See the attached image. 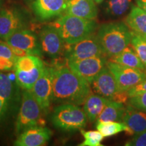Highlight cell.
<instances>
[{
	"instance_id": "obj_15",
	"label": "cell",
	"mask_w": 146,
	"mask_h": 146,
	"mask_svg": "<svg viewBox=\"0 0 146 146\" xmlns=\"http://www.w3.org/2000/svg\"><path fill=\"white\" fill-rule=\"evenodd\" d=\"M52 132L43 126L29 128L20 134L14 141L16 146H41L45 145L50 139Z\"/></svg>"
},
{
	"instance_id": "obj_17",
	"label": "cell",
	"mask_w": 146,
	"mask_h": 146,
	"mask_svg": "<svg viewBox=\"0 0 146 146\" xmlns=\"http://www.w3.org/2000/svg\"><path fill=\"white\" fill-rule=\"evenodd\" d=\"M123 122L133 131L135 134L146 131V112L127 104Z\"/></svg>"
},
{
	"instance_id": "obj_21",
	"label": "cell",
	"mask_w": 146,
	"mask_h": 146,
	"mask_svg": "<svg viewBox=\"0 0 146 146\" xmlns=\"http://www.w3.org/2000/svg\"><path fill=\"white\" fill-rule=\"evenodd\" d=\"M45 68V64H42L29 71L15 70L16 84L25 90H31L43 74Z\"/></svg>"
},
{
	"instance_id": "obj_2",
	"label": "cell",
	"mask_w": 146,
	"mask_h": 146,
	"mask_svg": "<svg viewBox=\"0 0 146 146\" xmlns=\"http://www.w3.org/2000/svg\"><path fill=\"white\" fill-rule=\"evenodd\" d=\"M133 33L124 22H112L101 25L96 35L105 56L110 58L131 45Z\"/></svg>"
},
{
	"instance_id": "obj_24",
	"label": "cell",
	"mask_w": 146,
	"mask_h": 146,
	"mask_svg": "<svg viewBox=\"0 0 146 146\" xmlns=\"http://www.w3.org/2000/svg\"><path fill=\"white\" fill-rule=\"evenodd\" d=\"M17 89L9 74L0 72V97L9 103L17 97Z\"/></svg>"
},
{
	"instance_id": "obj_35",
	"label": "cell",
	"mask_w": 146,
	"mask_h": 146,
	"mask_svg": "<svg viewBox=\"0 0 146 146\" xmlns=\"http://www.w3.org/2000/svg\"><path fill=\"white\" fill-rule=\"evenodd\" d=\"M137 5L146 12V0H135Z\"/></svg>"
},
{
	"instance_id": "obj_29",
	"label": "cell",
	"mask_w": 146,
	"mask_h": 146,
	"mask_svg": "<svg viewBox=\"0 0 146 146\" xmlns=\"http://www.w3.org/2000/svg\"><path fill=\"white\" fill-rule=\"evenodd\" d=\"M127 104L146 112V92L129 98Z\"/></svg>"
},
{
	"instance_id": "obj_25",
	"label": "cell",
	"mask_w": 146,
	"mask_h": 146,
	"mask_svg": "<svg viewBox=\"0 0 146 146\" xmlns=\"http://www.w3.org/2000/svg\"><path fill=\"white\" fill-rule=\"evenodd\" d=\"M132 0H108L105 10L108 15L117 17L123 15L130 8Z\"/></svg>"
},
{
	"instance_id": "obj_30",
	"label": "cell",
	"mask_w": 146,
	"mask_h": 146,
	"mask_svg": "<svg viewBox=\"0 0 146 146\" xmlns=\"http://www.w3.org/2000/svg\"><path fill=\"white\" fill-rule=\"evenodd\" d=\"M127 146H146V131L140 134H135L133 138L125 144Z\"/></svg>"
},
{
	"instance_id": "obj_7",
	"label": "cell",
	"mask_w": 146,
	"mask_h": 146,
	"mask_svg": "<svg viewBox=\"0 0 146 146\" xmlns=\"http://www.w3.org/2000/svg\"><path fill=\"white\" fill-rule=\"evenodd\" d=\"M107 66L114 76L120 92L129 89L146 79V72L108 60Z\"/></svg>"
},
{
	"instance_id": "obj_34",
	"label": "cell",
	"mask_w": 146,
	"mask_h": 146,
	"mask_svg": "<svg viewBox=\"0 0 146 146\" xmlns=\"http://www.w3.org/2000/svg\"><path fill=\"white\" fill-rule=\"evenodd\" d=\"M8 102L1 97H0V119L5 115L8 109Z\"/></svg>"
},
{
	"instance_id": "obj_27",
	"label": "cell",
	"mask_w": 146,
	"mask_h": 146,
	"mask_svg": "<svg viewBox=\"0 0 146 146\" xmlns=\"http://www.w3.org/2000/svg\"><path fill=\"white\" fill-rule=\"evenodd\" d=\"M85 138V141L80 144V146H101V141L104 137L99 131H81Z\"/></svg>"
},
{
	"instance_id": "obj_16",
	"label": "cell",
	"mask_w": 146,
	"mask_h": 146,
	"mask_svg": "<svg viewBox=\"0 0 146 146\" xmlns=\"http://www.w3.org/2000/svg\"><path fill=\"white\" fill-rule=\"evenodd\" d=\"M64 14L95 20L98 16V8L94 0H68Z\"/></svg>"
},
{
	"instance_id": "obj_6",
	"label": "cell",
	"mask_w": 146,
	"mask_h": 146,
	"mask_svg": "<svg viewBox=\"0 0 146 146\" xmlns=\"http://www.w3.org/2000/svg\"><path fill=\"white\" fill-rule=\"evenodd\" d=\"M64 55L66 60L106 56L95 33L72 44H65Z\"/></svg>"
},
{
	"instance_id": "obj_1",
	"label": "cell",
	"mask_w": 146,
	"mask_h": 146,
	"mask_svg": "<svg viewBox=\"0 0 146 146\" xmlns=\"http://www.w3.org/2000/svg\"><path fill=\"white\" fill-rule=\"evenodd\" d=\"M91 93L90 83L66 67L55 68L53 78V102L83 105Z\"/></svg>"
},
{
	"instance_id": "obj_5",
	"label": "cell",
	"mask_w": 146,
	"mask_h": 146,
	"mask_svg": "<svg viewBox=\"0 0 146 146\" xmlns=\"http://www.w3.org/2000/svg\"><path fill=\"white\" fill-rule=\"evenodd\" d=\"M41 108L30 90H25L22 96L21 106L16 123L17 133H23L29 128L43 126Z\"/></svg>"
},
{
	"instance_id": "obj_10",
	"label": "cell",
	"mask_w": 146,
	"mask_h": 146,
	"mask_svg": "<svg viewBox=\"0 0 146 146\" xmlns=\"http://www.w3.org/2000/svg\"><path fill=\"white\" fill-rule=\"evenodd\" d=\"M27 25L25 16L16 8L0 10V38L5 40L14 33L25 29Z\"/></svg>"
},
{
	"instance_id": "obj_20",
	"label": "cell",
	"mask_w": 146,
	"mask_h": 146,
	"mask_svg": "<svg viewBox=\"0 0 146 146\" xmlns=\"http://www.w3.org/2000/svg\"><path fill=\"white\" fill-rule=\"evenodd\" d=\"M109 60L146 72V66L145 64L139 57L134 49L131 46L129 47V45L123 51H122L120 54L110 58Z\"/></svg>"
},
{
	"instance_id": "obj_33",
	"label": "cell",
	"mask_w": 146,
	"mask_h": 146,
	"mask_svg": "<svg viewBox=\"0 0 146 146\" xmlns=\"http://www.w3.org/2000/svg\"><path fill=\"white\" fill-rule=\"evenodd\" d=\"M144 92H146V79L129 89L127 91V94L129 98H131V97L141 94Z\"/></svg>"
},
{
	"instance_id": "obj_36",
	"label": "cell",
	"mask_w": 146,
	"mask_h": 146,
	"mask_svg": "<svg viewBox=\"0 0 146 146\" xmlns=\"http://www.w3.org/2000/svg\"><path fill=\"white\" fill-rule=\"evenodd\" d=\"M103 1H104V0H94L95 2L97 3H102Z\"/></svg>"
},
{
	"instance_id": "obj_19",
	"label": "cell",
	"mask_w": 146,
	"mask_h": 146,
	"mask_svg": "<svg viewBox=\"0 0 146 146\" xmlns=\"http://www.w3.org/2000/svg\"><path fill=\"white\" fill-rule=\"evenodd\" d=\"M108 101L109 99L91 93L83 104V110L89 122L97 121Z\"/></svg>"
},
{
	"instance_id": "obj_3",
	"label": "cell",
	"mask_w": 146,
	"mask_h": 146,
	"mask_svg": "<svg viewBox=\"0 0 146 146\" xmlns=\"http://www.w3.org/2000/svg\"><path fill=\"white\" fill-rule=\"evenodd\" d=\"M51 25L58 31L65 44H72L95 33L98 24L95 20L86 19L64 14Z\"/></svg>"
},
{
	"instance_id": "obj_12",
	"label": "cell",
	"mask_w": 146,
	"mask_h": 146,
	"mask_svg": "<svg viewBox=\"0 0 146 146\" xmlns=\"http://www.w3.org/2000/svg\"><path fill=\"white\" fill-rule=\"evenodd\" d=\"M5 41L12 47L27 51L32 55L41 56V45L39 39L34 33L27 29H23L14 33Z\"/></svg>"
},
{
	"instance_id": "obj_32",
	"label": "cell",
	"mask_w": 146,
	"mask_h": 146,
	"mask_svg": "<svg viewBox=\"0 0 146 146\" xmlns=\"http://www.w3.org/2000/svg\"><path fill=\"white\" fill-rule=\"evenodd\" d=\"M16 62L10 58L0 56V70L10 71L15 70Z\"/></svg>"
},
{
	"instance_id": "obj_9",
	"label": "cell",
	"mask_w": 146,
	"mask_h": 146,
	"mask_svg": "<svg viewBox=\"0 0 146 146\" xmlns=\"http://www.w3.org/2000/svg\"><path fill=\"white\" fill-rule=\"evenodd\" d=\"M54 70V67L45 66L43 74L30 90L39 103L42 110L46 111L50 106L52 98Z\"/></svg>"
},
{
	"instance_id": "obj_13",
	"label": "cell",
	"mask_w": 146,
	"mask_h": 146,
	"mask_svg": "<svg viewBox=\"0 0 146 146\" xmlns=\"http://www.w3.org/2000/svg\"><path fill=\"white\" fill-rule=\"evenodd\" d=\"M91 86L95 94L109 100H112L120 92L114 76L107 65L95 78Z\"/></svg>"
},
{
	"instance_id": "obj_26",
	"label": "cell",
	"mask_w": 146,
	"mask_h": 146,
	"mask_svg": "<svg viewBox=\"0 0 146 146\" xmlns=\"http://www.w3.org/2000/svg\"><path fill=\"white\" fill-rule=\"evenodd\" d=\"M42 64H44V63L38 56L27 55L18 58L16 64L15 70L29 71Z\"/></svg>"
},
{
	"instance_id": "obj_28",
	"label": "cell",
	"mask_w": 146,
	"mask_h": 146,
	"mask_svg": "<svg viewBox=\"0 0 146 146\" xmlns=\"http://www.w3.org/2000/svg\"><path fill=\"white\" fill-rule=\"evenodd\" d=\"M131 47L134 49L137 54L146 66V41L141 36L133 33L131 42Z\"/></svg>"
},
{
	"instance_id": "obj_8",
	"label": "cell",
	"mask_w": 146,
	"mask_h": 146,
	"mask_svg": "<svg viewBox=\"0 0 146 146\" xmlns=\"http://www.w3.org/2000/svg\"><path fill=\"white\" fill-rule=\"evenodd\" d=\"M106 56L88 58L81 60H67L68 67L80 77L91 83L108 62Z\"/></svg>"
},
{
	"instance_id": "obj_4",
	"label": "cell",
	"mask_w": 146,
	"mask_h": 146,
	"mask_svg": "<svg viewBox=\"0 0 146 146\" xmlns=\"http://www.w3.org/2000/svg\"><path fill=\"white\" fill-rule=\"evenodd\" d=\"M87 116L83 110L71 104H62L54 109L52 122L55 127L66 131H76L85 127Z\"/></svg>"
},
{
	"instance_id": "obj_23",
	"label": "cell",
	"mask_w": 146,
	"mask_h": 146,
	"mask_svg": "<svg viewBox=\"0 0 146 146\" xmlns=\"http://www.w3.org/2000/svg\"><path fill=\"white\" fill-rule=\"evenodd\" d=\"M96 128L104 137H108L123 131L130 135H134L133 131L123 122H97Z\"/></svg>"
},
{
	"instance_id": "obj_22",
	"label": "cell",
	"mask_w": 146,
	"mask_h": 146,
	"mask_svg": "<svg viewBox=\"0 0 146 146\" xmlns=\"http://www.w3.org/2000/svg\"><path fill=\"white\" fill-rule=\"evenodd\" d=\"M125 108V104L109 100L97 122H123Z\"/></svg>"
},
{
	"instance_id": "obj_14",
	"label": "cell",
	"mask_w": 146,
	"mask_h": 146,
	"mask_svg": "<svg viewBox=\"0 0 146 146\" xmlns=\"http://www.w3.org/2000/svg\"><path fill=\"white\" fill-rule=\"evenodd\" d=\"M68 0H35L32 8L35 16L41 21H47L62 15Z\"/></svg>"
},
{
	"instance_id": "obj_18",
	"label": "cell",
	"mask_w": 146,
	"mask_h": 146,
	"mask_svg": "<svg viewBox=\"0 0 146 146\" xmlns=\"http://www.w3.org/2000/svg\"><path fill=\"white\" fill-rule=\"evenodd\" d=\"M125 23L132 31L146 41V12L138 6H133Z\"/></svg>"
},
{
	"instance_id": "obj_31",
	"label": "cell",
	"mask_w": 146,
	"mask_h": 146,
	"mask_svg": "<svg viewBox=\"0 0 146 146\" xmlns=\"http://www.w3.org/2000/svg\"><path fill=\"white\" fill-rule=\"evenodd\" d=\"M0 56L10 58L15 62H17L18 59V58L16 57V55L12 52L10 45L7 43H0Z\"/></svg>"
},
{
	"instance_id": "obj_37",
	"label": "cell",
	"mask_w": 146,
	"mask_h": 146,
	"mask_svg": "<svg viewBox=\"0 0 146 146\" xmlns=\"http://www.w3.org/2000/svg\"><path fill=\"white\" fill-rule=\"evenodd\" d=\"M1 5H2V0H0V9L1 8Z\"/></svg>"
},
{
	"instance_id": "obj_11",
	"label": "cell",
	"mask_w": 146,
	"mask_h": 146,
	"mask_svg": "<svg viewBox=\"0 0 146 146\" xmlns=\"http://www.w3.org/2000/svg\"><path fill=\"white\" fill-rule=\"evenodd\" d=\"M39 41L41 51L50 58H58L64 51V42L58 31L51 25L42 29Z\"/></svg>"
}]
</instances>
